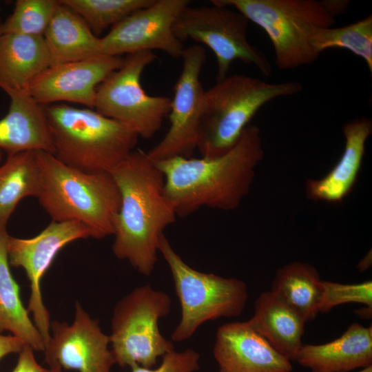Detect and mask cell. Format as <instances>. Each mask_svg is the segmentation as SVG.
<instances>
[{
  "mask_svg": "<svg viewBox=\"0 0 372 372\" xmlns=\"http://www.w3.org/2000/svg\"><path fill=\"white\" fill-rule=\"evenodd\" d=\"M155 0H60L78 14L95 35Z\"/></svg>",
  "mask_w": 372,
  "mask_h": 372,
  "instance_id": "4316f807",
  "label": "cell"
},
{
  "mask_svg": "<svg viewBox=\"0 0 372 372\" xmlns=\"http://www.w3.org/2000/svg\"><path fill=\"white\" fill-rule=\"evenodd\" d=\"M10 99L8 113L0 119V149L8 155L44 151L54 155V147L45 107L28 94L1 88Z\"/></svg>",
  "mask_w": 372,
  "mask_h": 372,
  "instance_id": "e0dca14e",
  "label": "cell"
},
{
  "mask_svg": "<svg viewBox=\"0 0 372 372\" xmlns=\"http://www.w3.org/2000/svg\"><path fill=\"white\" fill-rule=\"evenodd\" d=\"M270 291L307 322L321 313L325 286L313 266L296 261L276 270Z\"/></svg>",
  "mask_w": 372,
  "mask_h": 372,
  "instance_id": "603a6c76",
  "label": "cell"
},
{
  "mask_svg": "<svg viewBox=\"0 0 372 372\" xmlns=\"http://www.w3.org/2000/svg\"><path fill=\"white\" fill-rule=\"evenodd\" d=\"M213 354L219 372H291V362L246 322L220 326Z\"/></svg>",
  "mask_w": 372,
  "mask_h": 372,
  "instance_id": "2e32d148",
  "label": "cell"
},
{
  "mask_svg": "<svg viewBox=\"0 0 372 372\" xmlns=\"http://www.w3.org/2000/svg\"><path fill=\"white\" fill-rule=\"evenodd\" d=\"M358 372H372V365L369 366H367L366 368L361 369Z\"/></svg>",
  "mask_w": 372,
  "mask_h": 372,
  "instance_id": "836d02e7",
  "label": "cell"
},
{
  "mask_svg": "<svg viewBox=\"0 0 372 372\" xmlns=\"http://www.w3.org/2000/svg\"><path fill=\"white\" fill-rule=\"evenodd\" d=\"M123 63L120 56L98 54L52 65L33 81L28 94L41 105L69 102L93 108L97 87Z\"/></svg>",
  "mask_w": 372,
  "mask_h": 372,
  "instance_id": "9a60e30c",
  "label": "cell"
},
{
  "mask_svg": "<svg viewBox=\"0 0 372 372\" xmlns=\"http://www.w3.org/2000/svg\"><path fill=\"white\" fill-rule=\"evenodd\" d=\"M325 295L321 313L335 306L348 302H359L372 308V282L367 280L354 285H343L324 281Z\"/></svg>",
  "mask_w": 372,
  "mask_h": 372,
  "instance_id": "f1b7e54d",
  "label": "cell"
},
{
  "mask_svg": "<svg viewBox=\"0 0 372 372\" xmlns=\"http://www.w3.org/2000/svg\"><path fill=\"white\" fill-rule=\"evenodd\" d=\"M8 236L6 228H0V333L9 331L34 351L43 352V339L23 304L19 285L10 269L6 251Z\"/></svg>",
  "mask_w": 372,
  "mask_h": 372,
  "instance_id": "cb8c5ba5",
  "label": "cell"
},
{
  "mask_svg": "<svg viewBox=\"0 0 372 372\" xmlns=\"http://www.w3.org/2000/svg\"><path fill=\"white\" fill-rule=\"evenodd\" d=\"M110 338L78 301L71 324L51 321L50 339L45 347V361L58 364L62 370L111 372L116 364Z\"/></svg>",
  "mask_w": 372,
  "mask_h": 372,
  "instance_id": "5bb4252c",
  "label": "cell"
},
{
  "mask_svg": "<svg viewBox=\"0 0 372 372\" xmlns=\"http://www.w3.org/2000/svg\"><path fill=\"white\" fill-rule=\"evenodd\" d=\"M183 69L174 86L169 113V128L163 138L147 153L154 161L176 156L192 157L197 148L205 90L200 76L206 51L200 45L184 49Z\"/></svg>",
  "mask_w": 372,
  "mask_h": 372,
  "instance_id": "7c38bea8",
  "label": "cell"
},
{
  "mask_svg": "<svg viewBox=\"0 0 372 372\" xmlns=\"http://www.w3.org/2000/svg\"><path fill=\"white\" fill-rule=\"evenodd\" d=\"M1 23H0V37L1 36Z\"/></svg>",
  "mask_w": 372,
  "mask_h": 372,
  "instance_id": "d590c367",
  "label": "cell"
},
{
  "mask_svg": "<svg viewBox=\"0 0 372 372\" xmlns=\"http://www.w3.org/2000/svg\"><path fill=\"white\" fill-rule=\"evenodd\" d=\"M45 110L54 156L80 171L110 172L137 144L139 136L132 129L92 108L59 103Z\"/></svg>",
  "mask_w": 372,
  "mask_h": 372,
  "instance_id": "277c9868",
  "label": "cell"
},
{
  "mask_svg": "<svg viewBox=\"0 0 372 372\" xmlns=\"http://www.w3.org/2000/svg\"><path fill=\"white\" fill-rule=\"evenodd\" d=\"M311 372H348L372 365V326L351 324L337 339L303 344L297 358Z\"/></svg>",
  "mask_w": 372,
  "mask_h": 372,
  "instance_id": "d6986e66",
  "label": "cell"
},
{
  "mask_svg": "<svg viewBox=\"0 0 372 372\" xmlns=\"http://www.w3.org/2000/svg\"><path fill=\"white\" fill-rule=\"evenodd\" d=\"M39 183L36 151L8 155L0 167V228H6L11 214L23 198L37 197Z\"/></svg>",
  "mask_w": 372,
  "mask_h": 372,
  "instance_id": "d4e9b609",
  "label": "cell"
},
{
  "mask_svg": "<svg viewBox=\"0 0 372 372\" xmlns=\"http://www.w3.org/2000/svg\"><path fill=\"white\" fill-rule=\"evenodd\" d=\"M344 149L339 161L323 178L308 179L306 194L309 199L330 203H341L351 192L360 172L366 143L372 134V121L361 117L342 127Z\"/></svg>",
  "mask_w": 372,
  "mask_h": 372,
  "instance_id": "ac0fdd59",
  "label": "cell"
},
{
  "mask_svg": "<svg viewBox=\"0 0 372 372\" xmlns=\"http://www.w3.org/2000/svg\"><path fill=\"white\" fill-rule=\"evenodd\" d=\"M36 156L40 180L37 198L52 221H79L96 239L114 235L121 194L111 173L84 172L44 151H36Z\"/></svg>",
  "mask_w": 372,
  "mask_h": 372,
  "instance_id": "3957f363",
  "label": "cell"
},
{
  "mask_svg": "<svg viewBox=\"0 0 372 372\" xmlns=\"http://www.w3.org/2000/svg\"><path fill=\"white\" fill-rule=\"evenodd\" d=\"M156 59L152 51L129 54L123 66L96 88V111L123 123L144 138H150L159 131L172 105L169 97L149 95L141 85L143 72Z\"/></svg>",
  "mask_w": 372,
  "mask_h": 372,
  "instance_id": "30bf717a",
  "label": "cell"
},
{
  "mask_svg": "<svg viewBox=\"0 0 372 372\" xmlns=\"http://www.w3.org/2000/svg\"><path fill=\"white\" fill-rule=\"evenodd\" d=\"M158 251L171 271L180 306V321L172 333V341L189 339L207 321L242 314L249 298L242 280L193 269L174 251L164 234L159 238Z\"/></svg>",
  "mask_w": 372,
  "mask_h": 372,
  "instance_id": "52a82bcc",
  "label": "cell"
},
{
  "mask_svg": "<svg viewBox=\"0 0 372 372\" xmlns=\"http://www.w3.org/2000/svg\"><path fill=\"white\" fill-rule=\"evenodd\" d=\"M1 158H2V153H1V149H0V162L1 161Z\"/></svg>",
  "mask_w": 372,
  "mask_h": 372,
  "instance_id": "e575fe53",
  "label": "cell"
},
{
  "mask_svg": "<svg viewBox=\"0 0 372 372\" xmlns=\"http://www.w3.org/2000/svg\"><path fill=\"white\" fill-rule=\"evenodd\" d=\"M235 8L260 27L271 41L275 63L291 70L314 63L320 56L310 37L316 28L332 27L349 5L348 0H212Z\"/></svg>",
  "mask_w": 372,
  "mask_h": 372,
  "instance_id": "5b68a950",
  "label": "cell"
},
{
  "mask_svg": "<svg viewBox=\"0 0 372 372\" xmlns=\"http://www.w3.org/2000/svg\"><path fill=\"white\" fill-rule=\"evenodd\" d=\"M48 366L50 372H63L61 366L55 362H50L48 364Z\"/></svg>",
  "mask_w": 372,
  "mask_h": 372,
  "instance_id": "d6a6232c",
  "label": "cell"
},
{
  "mask_svg": "<svg viewBox=\"0 0 372 372\" xmlns=\"http://www.w3.org/2000/svg\"><path fill=\"white\" fill-rule=\"evenodd\" d=\"M276 351L296 361L304 344L303 318L270 291L261 293L254 303L253 316L247 321Z\"/></svg>",
  "mask_w": 372,
  "mask_h": 372,
  "instance_id": "ffe728a7",
  "label": "cell"
},
{
  "mask_svg": "<svg viewBox=\"0 0 372 372\" xmlns=\"http://www.w3.org/2000/svg\"><path fill=\"white\" fill-rule=\"evenodd\" d=\"M25 342L12 335L0 333V360L12 353H19Z\"/></svg>",
  "mask_w": 372,
  "mask_h": 372,
  "instance_id": "1f68e13d",
  "label": "cell"
},
{
  "mask_svg": "<svg viewBox=\"0 0 372 372\" xmlns=\"http://www.w3.org/2000/svg\"><path fill=\"white\" fill-rule=\"evenodd\" d=\"M263 156L260 130L249 124L236 145L220 156H176L156 162L176 216L185 217L203 207L223 211L238 208Z\"/></svg>",
  "mask_w": 372,
  "mask_h": 372,
  "instance_id": "6da1fadb",
  "label": "cell"
},
{
  "mask_svg": "<svg viewBox=\"0 0 372 372\" xmlns=\"http://www.w3.org/2000/svg\"><path fill=\"white\" fill-rule=\"evenodd\" d=\"M200 354L192 349L182 351L174 349L165 353L156 368H146L138 364L130 366V372H196L200 368Z\"/></svg>",
  "mask_w": 372,
  "mask_h": 372,
  "instance_id": "f546056e",
  "label": "cell"
},
{
  "mask_svg": "<svg viewBox=\"0 0 372 372\" xmlns=\"http://www.w3.org/2000/svg\"><path fill=\"white\" fill-rule=\"evenodd\" d=\"M60 4V0H17L12 13L1 23V34L43 36Z\"/></svg>",
  "mask_w": 372,
  "mask_h": 372,
  "instance_id": "83f0119b",
  "label": "cell"
},
{
  "mask_svg": "<svg viewBox=\"0 0 372 372\" xmlns=\"http://www.w3.org/2000/svg\"><path fill=\"white\" fill-rule=\"evenodd\" d=\"M110 173L121 194L113 254L149 276L157 262L159 238L177 216L165 194L163 174L141 149L133 150Z\"/></svg>",
  "mask_w": 372,
  "mask_h": 372,
  "instance_id": "7a4b0ae2",
  "label": "cell"
},
{
  "mask_svg": "<svg viewBox=\"0 0 372 372\" xmlns=\"http://www.w3.org/2000/svg\"><path fill=\"white\" fill-rule=\"evenodd\" d=\"M43 37L50 54L51 65L100 54L101 38L93 33L78 14L61 3Z\"/></svg>",
  "mask_w": 372,
  "mask_h": 372,
  "instance_id": "7402d4cb",
  "label": "cell"
},
{
  "mask_svg": "<svg viewBox=\"0 0 372 372\" xmlns=\"http://www.w3.org/2000/svg\"><path fill=\"white\" fill-rule=\"evenodd\" d=\"M18 354L17 362L11 372H50V369L43 367L37 361L34 350L30 344L25 343Z\"/></svg>",
  "mask_w": 372,
  "mask_h": 372,
  "instance_id": "4dcf8cb0",
  "label": "cell"
},
{
  "mask_svg": "<svg viewBox=\"0 0 372 372\" xmlns=\"http://www.w3.org/2000/svg\"><path fill=\"white\" fill-rule=\"evenodd\" d=\"M298 81L268 83L244 74L227 76L205 91L197 148L201 157L229 151L257 112L271 101L302 91Z\"/></svg>",
  "mask_w": 372,
  "mask_h": 372,
  "instance_id": "8992f818",
  "label": "cell"
},
{
  "mask_svg": "<svg viewBox=\"0 0 372 372\" xmlns=\"http://www.w3.org/2000/svg\"><path fill=\"white\" fill-rule=\"evenodd\" d=\"M320 54L330 48H344L362 58L372 74V15L345 26L316 28L310 37Z\"/></svg>",
  "mask_w": 372,
  "mask_h": 372,
  "instance_id": "484cf974",
  "label": "cell"
},
{
  "mask_svg": "<svg viewBox=\"0 0 372 372\" xmlns=\"http://www.w3.org/2000/svg\"><path fill=\"white\" fill-rule=\"evenodd\" d=\"M172 304L167 293L149 285L135 288L117 302L109 335L116 364L152 368L158 358L174 349L173 342L163 335L158 327L159 320L170 313Z\"/></svg>",
  "mask_w": 372,
  "mask_h": 372,
  "instance_id": "ba28073f",
  "label": "cell"
},
{
  "mask_svg": "<svg viewBox=\"0 0 372 372\" xmlns=\"http://www.w3.org/2000/svg\"><path fill=\"white\" fill-rule=\"evenodd\" d=\"M92 238L90 229L77 220L52 221L41 233L30 238L8 236L6 251L9 264L22 268L30 282V295L27 310L41 333L45 347L50 339V316L41 293V280L56 256L68 244Z\"/></svg>",
  "mask_w": 372,
  "mask_h": 372,
  "instance_id": "8fae6325",
  "label": "cell"
},
{
  "mask_svg": "<svg viewBox=\"0 0 372 372\" xmlns=\"http://www.w3.org/2000/svg\"><path fill=\"white\" fill-rule=\"evenodd\" d=\"M50 65L43 36L8 33L0 37V88L28 94L33 81Z\"/></svg>",
  "mask_w": 372,
  "mask_h": 372,
  "instance_id": "44dd1931",
  "label": "cell"
},
{
  "mask_svg": "<svg viewBox=\"0 0 372 372\" xmlns=\"http://www.w3.org/2000/svg\"><path fill=\"white\" fill-rule=\"evenodd\" d=\"M188 0H155L112 26L101 38L100 54L117 56L157 50L181 58L185 48L174 34V24Z\"/></svg>",
  "mask_w": 372,
  "mask_h": 372,
  "instance_id": "4fadbf2b",
  "label": "cell"
},
{
  "mask_svg": "<svg viewBox=\"0 0 372 372\" xmlns=\"http://www.w3.org/2000/svg\"><path fill=\"white\" fill-rule=\"evenodd\" d=\"M249 22L244 14L229 7L214 3L210 6H187L177 17L173 30L182 42L192 39L211 50L217 61L216 81L227 76L235 60L253 65L268 76L272 66L265 54L249 42Z\"/></svg>",
  "mask_w": 372,
  "mask_h": 372,
  "instance_id": "9c48e42d",
  "label": "cell"
}]
</instances>
